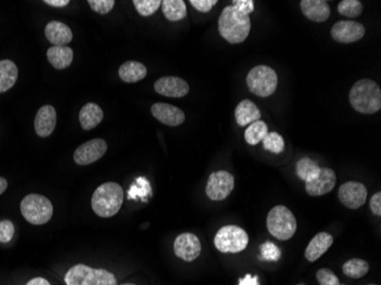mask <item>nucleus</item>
I'll use <instances>...</instances> for the list:
<instances>
[{"label": "nucleus", "instance_id": "1", "mask_svg": "<svg viewBox=\"0 0 381 285\" xmlns=\"http://www.w3.org/2000/svg\"><path fill=\"white\" fill-rule=\"evenodd\" d=\"M250 29L249 15L239 11L233 5L224 8L218 20V30L225 40L230 44H241L248 38Z\"/></svg>", "mask_w": 381, "mask_h": 285}, {"label": "nucleus", "instance_id": "2", "mask_svg": "<svg viewBox=\"0 0 381 285\" xmlns=\"http://www.w3.org/2000/svg\"><path fill=\"white\" fill-rule=\"evenodd\" d=\"M124 202V189L114 182L98 186L92 196V208L97 216L110 218L117 215Z\"/></svg>", "mask_w": 381, "mask_h": 285}, {"label": "nucleus", "instance_id": "3", "mask_svg": "<svg viewBox=\"0 0 381 285\" xmlns=\"http://www.w3.org/2000/svg\"><path fill=\"white\" fill-rule=\"evenodd\" d=\"M350 102L354 110L360 113H377L381 109L380 87L373 80H360L350 90Z\"/></svg>", "mask_w": 381, "mask_h": 285}, {"label": "nucleus", "instance_id": "4", "mask_svg": "<svg viewBox=\"0 0 381 285\" xmlns=\"http://www.w3.org/2000/svg\"><path fill=\"white\" fill-rule=\"evenodd\" d=\"M66 285H118L114 273L103 268H93L86 264H75L64 276Z\"/></svg>", "mask_w": 381, "mask_h": 285}, {"label": "nucleus", "instance_id": "5", "mask_svg": "<svg viewBox=\"0 0 381 285\" xmlns=\"http://www.w3.org/2000/svg\"><path fill=\"white\" fill-rule=\"evenodd\" d=\"M268 232L278 240L288 241L295 235L297 220L291 210L285 206H276L267 216Z\"/></svg>", "mask_w": 381, "mask_h": 285}, {"label": "nucleus", "instance_id": "6", "mask_svg": "<svg viewBox=\"0 0 381 285\" xmlns=\"http://www.w3.org/2000/svg\"><path fill=\"white\" fill-rule=\"evenodd\" d=\"M54 208L46 196L29 194L22 200L21 213L25 219L32 225H44L52 219Z\"/></svg>", "mask_w": 381, "mask_h": 285}, {"label": "nucleus", "instance_id": "7", "mask_svg": "<svg viewBox=\"0 0 381 285\" xmlns=\"http://www.w3.org/2000/svg\"><path fill=\"white\" fill-rule=\"evenodd\" d=\"M213 243L217 250L223 254H239L246 250L249 236L244 228L235 225H226L217 232Z\"/></svg>", "mask_w": 381, "mask_h": 285}, {"label": "nucleus", "instance_id": "8", "mask_svg": "<svg viewBox=\"0 0 381 285\" xmlns=\"http://www.w3.org/2000/svg\"><path fill=\"white\" fill-rule=\"evenodd\" d=\"M247 86L256 96H271L278 87V74L270 66H256L248 73Z\"/></svg>", "mask_w": 381, "mask_h": 285}, {"label": "nucleus", "instance_id": "9", "mask_svg": "<svg viewBox=\"0 0 381 285\" xmlns=\"http://www.w3.org/2000/svg\"><path fill=\"white\" fill-rule=\"evenodd\" d=\"M234 189V177L225 170L215 172L210 175L206 186V194L213 201H223Z\"/></svg>", "mask_w": 381, "mask_h": 285}, {"label": "nucleus", "instance_id": "10", "mask_svg": "<svg viewBox=\"0 0 381 285\" xmlns=\"http://www.w3.org/2000/svg\"><path fill=\"white\" fill-rule=\"evenodd\" d=\"M107 141L101 139V138L92 139V141L83 143V145H80L79 148H77L75 154H73V160L77 165H92L97 160H100L107 153Z\"/></svg>", "mask_w": 381, "mask_h": 285}, {"label": "nucleus", "instance_id": "11", "mask_svg": "<svg viewBox=\"0 0 381 285\" xmlns=\"http://www.w3.org/2000/svg\"><path fill=\"white\" fill-rule=\"evenodd\" d=\"M367 187L358 182H347L340 186L338 198L348 209L356 210L365 204Z\"/></svg>", "mask_w": 381, "mask_h": 285}, {"label": "nucleus", "instance_id": "12", "mask_svg": "<svg viewBox=\"0 0 381 285\" xmlns=\"http://www.w3.org/2000/svg\"><path fill=\"white\" fill-rule=\"evenodd\" d=\"M201 242L196 234L183 233L176 237L174 242V251L179 259L192 262L201 254Z\"/></svg>", "mask_w": 381, "mask_h": 285}, {"label": "nucleus", "instance_id": "13", "mask_svg": "<svg viewBox=\"0 0 381 285\" xmlns=\"http://www.w3.org/2000/svg\"><path fill=\"white\" fill-rule=\"evenodd\" d=\"M365 29L358 22L339 21L331 28V37L333 40L341 44H352L363 38Z\"/></svg>", "mask_w": 381, "mask_h": 285}, {"label": "nucleus", "instance_id": "14", "mask_svg": "<svg viewBox=\"0 0 381 285\" xmlns=\"http://www.w3.org/2000/svg\"><path fill=\"white\" fill-rule=\"evenodd\" d=\"M337 184L336 172L332 169L321 168L319 176L306 182V192L311 196L326 195L331 192Z\"/></svg>", "mask_w": 381, "mask_h": 285}, {"label": "nucleus", "instance_id": "15", "mask_svg": "<svg viewBox=\"0 0 381 285\" xmlns=\"http://www.w3.org/2000/svg\"><path fill=\"white\" fill-rule=\"evenodd\" d=\"M155 90L159 95L167 97H184L189 94V83L179 77H162L155 83Z\"/></svg>", "mask_w": 381, "mask_h": 285}, {"label": "nucleus", "instance_id": "16", "mask_svg": "<svg viewBox=\"0 0 381 285\" xmlns=\"http://www.w3.org/2000/svg\"><path fill=\"white\" fill-rule=\"evenodd\" d=\"M152 116L161 124L177 127L185 121V114L179 107L167 103H155L151 107Z\"/></svg>", "mask_w": 381, "mask_h": 285}, {"label": "nucleus", "instance_id": "17", "mask_svg": "<svg viewBox=\"0 0 381 285\" xmlns=\"http://www.w3.org/2000/svg\"><path fill=\"white\" fill-rule=\"evenodd\" d=\"M56 126V111L52 105L39 109L35 119V131L40 137H49Z\"/></svg>", "mask_w": 381, "mask_h": 285}, {"label": "nucleus", "instance_id": "18", "mask_svg": "<svg viewBox=\"0 0 381 285\" xmlns=\"http://www.w3.org/2000/svg\"><path fill=\"white\" fill-rule=\"evenodd\" d=\"M332 244L333 237L331 234L326 233V232H321V233L316 234L315 236L313 237L308 245L306 247V259L309 262H314V261L322 257L323 254L329 250Z\"/></svg>", "mask_w": 381, "mask_h": 285}, {"label": "nucleus", "instance_id": "19", "mask_svg": "<svg viewBox=\"0 0 381 285\" xmlns=\"http://www.w3.org/2000/svg\"><path fill=\"white\" fill-rule=\"evenodd\" d=\"M300 8L306 18L313 22H326L331 14L326 0H302Z\"/></svg>", "mask_w": 381, "mask_h": 285}, {"label": "nucleus", "instance_id": "20", "mask_svg": "<svg viewBox=\"0 0 381 285\" xmlns=\"http://www.w3.org/2000/svg\"><path fill=\"white\" fill-rule=\"evenodd\" d=\"M46 38L54 46H66L71 42L73 35L71 29L62 22L52 21L46 25Z\"/></svg>", "mask_w": 381, "mask_h": 285}, {"label": "nucleus", "instance_id": "21", "mask_svg": "<svg viewBox=\"0 0 381 285\" xmlns=\"http://www.w3.org/2000/svg\"><path fill=\"white\" fill-rule=\"evenodd\" d=\"M261 113L254 102L244 100L235 109V120L240 127H247L254 121L261 120Z\"/></svg>", "mask_w": 381, "mask_h": 285}, {"label": "nucleus", "instance_id": "22", "mask_svg": "<svg viewBox=\"0 0 381 285\" xmlns=\"http://www.w3.org/2000/svg\"><path fill=\"white\" fill-rule=\"evenodd\" d=\"M104 113L97 104L88 103L80 110L79 120L83 131H92L103 120Z\"/></svg>", "mask_w": 381, "mask_h": 285}, {"label": "nucleus", "instance_id": "23", "mask_svg": "<svg viewBox=\"0 0 381 285\" xmlns=\"http://www.w3.org/2000/svg\"><path fill=\"white\" fill-rule=\"evenodd\" d=\"M47 59L55 69H66L73 63V51L68 46H53L47 52Z\"/></svg>", "mask_w": 381, "mask_h": 285}, {"label": "nucleus", "instance_id": "24", "mask_svg": "<svg viewBox=\"0 0 381 285\" xmlns=\"http://www.w3.org/2000/svg\"><path fill=\"white\" fill-rule=\"evenodd\" d=\"M148 69L144 64L136 61H128L119 68V77L124 83H135L144 79Z\"/></svg>", "mask_w": 381, "mask_h": 285}, {"label": "nucleus", "instance_id": "25", "mask_svg": "<svg viewBox=\"0 0 381 285\" xmlns=\"http://www.w3.org/2000/svg\"><path fill=\"white\" fill-rule=\"evenodd\" d=\"M18 77V66L13 61L10 59L0 61V94L13 88Z\"/></svg>", "mask_w": 381, "mask_h": 285}, {"label": "nucleus", "instance_id": "26", "mask_svg": "<svg viewBox=\"0 0 381 285\" xmlns=\"http://www.w3.org/2000/svg\"><path fill=\"white\" fill-rule=\"evenodd\" d=\"M162 12L168 21L176 22L186 18L187 10L183 0H163Z\"/></svg>", "mask_w": 381, "mask_h": 285}, {"label": "nucleus", "instance_id": "27", "mask_svg": "<svg viewBox=\"0 0 381 285\" xmlns=\"http://www.w3.org/2000/svg\"><path fill=\"white\" fill-rule=\"evenodd\" d=\"M321 168L314 160L309 158L300 159L295 165V172L299 178L305 182H311L319 176Z\"/></svg>", "mask_w": 381, "mask_h": 285}, {"label": "nucleus", "instance_id": "28", "mask_svg": "<svg viewBox=\"0 0 381 285\" xmlns=\"http://www.w3.org/2000/svg\"><path fill=\"white\" fill-rule=\"evenodd\" d=\"M268 134L267 124L264 121H254L244 131V139L249 145H257L264 139L265 136Z\"/></svg>", "mask_w": 381, "mask_h": 285}, {"label": "nucleus", "instance_id": "29", "mask_svg": "<svg viewBox=\"0 0 381 285\" xmlns=\"http://www.w3.org/2000/svg\"><path fill=\"white\" fill-rule=\"evenodd\" d=\"M369 268L370 266L367 261L358 259V258H354L343 264V271L347 277L360 278L367 274Z\"/></svg>", "mask_w": 381, "mask_h": 285}, {"label": "nucleus", "instance_id": "30", "mask_svg": "<svg viewBox=\"0 0 381 285\" xmlns=\"http://www.w3.org/2000/svg\"><path fill=\"white\" fill-rule=\"evenodd\" d=\"M338 12L346 18H358L363 12V5L358 0H343L338 4Z\"/></svg>", "mask_w": 381, "mask_h": 285}, {"label": "nucleus", "instance_id": "31", "mask_svg": "<svg viewBox=\"0 0 381 285\" xmlns=\"http://www.w3.org/2000/svg\"><path fill=\"white\" fill-rule=\"evenodd\" d=\"M263 145L266 151L274 153V154H280L285 150V139L281 135L272 131L265 136L263 139Z\"/></svg>", "mask_w": 381, "mask_h": 285}, {"label": "nucleus", "instance_id": "32", "mask_svg": "<svg viewBox=\"0 0 381 285\" xmlns=\"http://www.w3.org/2000/svg\"><path fill=\"white\" fill-rule=\"evenodd\" d=\"M133 4L142 16H151L161 6V0H134Z\"/></svg>", "mask_w": 381, "mask_h": 285}, {"label": "nucleus", "instance_id": "33", "mask_svg": "<svg viewBox=\"0 0 381 285\" xmlns=\"http://www.w3.org/2000/svg\"><path fill=\"white\" fill-rule=\"evenodd\" d=\"M319 285H340L339 278L329 268H322L316 273Z\"/></svg>", "mask_w": 381, "mask_h": 285}, {"label": "nucleus", "instance_id": "34", "mask_svg": "<svg viewBox=\"0 0 381 285\" xmlns=\"http://www.w3.org/2000/svg\"><path fill=\"white\" fill-rule=\"evenodd\" d=\"M90 8L98 14H107L114 10L116 1L114 0H90Z\"/></svg>", "mask_w": 381, "mask_h": 285}, {"label": "nucleus", "instance_id": "35", "mask_svg": "<svg viewBox=\"0 0 381 285\" xmlns=\"http://www.w3.org/2000/svg\"><path fill=\"white\" fill-rule=\"evenodd\" d=\"M15 234L14 223L11 220H1L0 221V242L8 243L12 241Z\"/></svg>", "mask_w": 381, "mask_h": 285}, {"label": "nucleus", "instance_id": "36", "mask_svg": "<svg viewBox=\"0 0 381 285\" xmlns=\"http://www.w3.org/2000/svg\"><path fill=\"white\" fill-rule=\"evenodd\" d=\"M261 258L264 260L276 261L281 257V251L278 249L275 244L267 243L261 245Z\"/></svg>", "mask_w": 381, "mask_h": 285}, {"label": "nucleus", "instance_id": "37", "mask_svg": "<svg viewBox=\"0 0 381 285\" xmlns=\"http://www.w3.org/2000/svg\"><path fill=\"white\" fill-rule=\"evenodd\" d=\"M189 4L202 13H208L217 4V0H191Z\"/></svg>", "mask_w": 381, "mask_h": 285}, {"label": "nucleus", "instance_id": "38", "mask_svg": "<svg viewBox=\"0 0 381 285\" xmlns=\"http://www.w3.org/2000/svg\"><path fill=\"white\" fill-rule=\"evenodd\" d=\"M234 8L244 14H250L254 11V3L252 0H234Z\"/></svg>", "mask_w": 381, "mask_h": 285}, {"label": "nucleus", "instance_id": "39", "mask_svg": "<svg viewBox=\"0 0 381 285\" xmlns=\"http://www.w3.org/2000/svg\"><path fill=\"white\" fill-rule=\"evenodd\" d=\"M370 209L376 216H381V193L373 194L370 200Z\"/></svg>", "mask_w": 381, "mask_h": 285}, {"label": "nucleus", "instance_id": "40", "mask_svg": "<svg viewBox=\"0 0 381 285\" xmlns=\"http://www.w3.org/2000/svg\"><path fill=\"white\" fill-rule=\"evenodd\" d=\"M239 285H259L258 284V276H252L248 274L239 281Z\"/></svg>", "mask_w": 381, "mask_h": 285}, {"label": "nucleus", "instance_id": "41", "mask_svg": "<svg viewBox=\"0 0 381 285\" xmlns=\"http://www.w3.org/2000/svg\"><path fill=\"white\" fill-rule=\"evenodd\" d=\"M45 4L53 8H66L70 4L69 0H45Z\"/></svg>", "mask_w": 381, "mask_h": 285}, {"label": "nucleus", "instance_id": "42", "mask_svg": "<svg viewBox=\"0 0 381 285\" xmlns=\"http://www.w3.org/2000/svg\"><path fill=\"white\" fill-rule=\"evenodd\" d=\"M27 285H52L49 283L46 278L44 277H35L30 280V281L27 283Z\"/></svg>", "mask_w": 381, "mask_h": 285}, {"label": "nucleus", "instance_id": "43", "mask_svg": "<svg viewBox=\"0 0 381 285\" xmlns=\"http://www.w3.org/2000/svg\"><path fill=\"white\" fill-rule=\"evenodd\" d=\"M8 182L4 177H0V195L8 189Z\"/></svg>", "mask_w": 381, "mask_h": 285}, {"label": "nucleus", "instance_id": "44", "mask_svg": "<svg viewBox=\"0 0 381 285\" xmlns=\"http://www.w3.org/2000/svg\"><path fill=\"white\" fill-rule=\"evenodd\" d=\"M121 285H136V284H134V283H124V284H121Z\"/></svg>", "mask_w": 381, "mask_h": 285}, {"label": "nucleus", "instance_id": "45", "mask_svg": "<svg viewBox=\"0 0 381 285\" xmlns=\"http://www.w3.org/2000/svg\"><path fill=\"white\" fill-rule=\"evenodd\" d=\"M367 285H377V284H367Z\"/></svg>", "mask_w": 381, "mask_h": 285}, {"label": "nucleus", "instance_id": "46", "mask_svg": "<svg viewBox=\"0 0 381 285\" xmlns=\"http://www.w3.org/2000/svg\"><path fill=\"white\" fill-rule=\"evenodd\" d=\"M340 285H345V284H340Z\"/></svg>", "mask_w": 381, "mask_h": 285}, {"label": "nucleus", "instance_id": "47", "mask_svg": "<svg viewBox=\"0 0 381 285\" xmlns=\"http://www.w3.org/2000/svg\"><path fill=\"white\" fill-rule=\"evenodd\" d=\"M299 285H302V284H299Z\"/></svg>", "mask_w": 381, "mask_h": 285}]
</instances>
